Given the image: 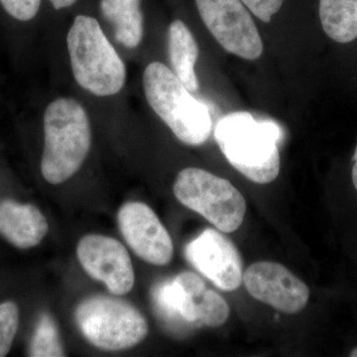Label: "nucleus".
Instances as JSON below:
<instances>
[{"label":"nucleus","instance_id":"1","mask_svg":"<svg viewBox=\"0 0 357 357\" xmlns=\"http://www.w3.org/2000/svg\"><path fill=\"white\" fill-rule=\"evenodd\" d=\"M215 138L230 165L248 180L269 184L278 177L281 130L275 122L232 112L218 122Z\"/></svg>","mask_w":357,"mask_h":357},{"label":"nucleus","instance_id":"20","mask_svg":"<svg viewBox=\"0 0 357 357\" xmlns=\"http://www.w3.org/2000/svg\"><path fill=\"white\" fill-rule=\"evenodd\" d=\"M258 20L269 23L272 16L280 10L284 0H241Z\"/></svg>","mask_w":357,"mask_h":357},{"label":"nucleus","instance_id":"8","mask_svg":"<svg viewBox=\"0 0 357 357\" xmlns=\"http://www.w3.org/2000/svg\"><path fill=\"white\" fill-rule=\"evenodd\" d=\"M204 25L229 53L255 61L263 53L260 33L241 0H196Z\"/></svg>","mask_w":357,"mask_h":357},{"label":"nucleus","instance_id":"14","mask_svg":"<svg viewBox=\"0 0 357 357\" xmlns=\"http://www.w3.org/2000/svg\"><path fill=\"white\" fill-rule=\"evenodd\" d=\"M169 56L173 72L190 93L199 88L195 66L199 47L194 35L182 20H175L169 27Z\"/></svg>","mask_w":357,"mask_h":357},{"label":"nucleus","instance_id":"22","mask_svg":"<svg viewBox=\"0 0 357 357\" xmlns=\"http://www.w3.org/2000/svg\"><path fill=\"white\" fill-rule=\"evenodd\" d=\"M352 182H354V188L357 191V146L356 148V151H354V166H352Z\"/></svg>","mask_w":357,"mask_h":357},{"label":"nucleus","instance_id":"3","mask_svg":"<svg viewBox=\"0 0 357 357\" xmlns=\"http://www.w3.org/2000/svg\"><path fill=\"white\" fill-rule=\"evenodd\" d=\"M70 66L77 83L98 96H114L123 88L126 69L100 23L91 16L75 18L67 37Z\"/></svg>","mask_w":357,"mask_h":357},{"label":"nucleus","instance_id":"18","mask_svg":"<svg viewBox=\"0 0 357 357\" xmlns=\"http://www.w3.org/2000/svg\"><path fill=\"white\" fill-rule=\"evenodd\" d=\"M20 326V310L15 303L0 304V357L6 356L13 347Z\"/></svg>","mask_w":357,"mask_h":357},{"label":"nucleus","instance_id":"7","mask_svg":"<svg viewBox=\"0 0 357 357\" xmlns=\"http://www.w3.org/2000/svg\"><path fill=\"white\" fill-rule=\"evenodd\" d=\"M75 318L84 337L107 351H122L139 344L148 333V324L132 305L114 298H89L77 307Z\"/></svg>","mask_w":357,"mask_h":357},{"label":"nucleus","instance_id":"2","mask_svg":"<svg viewBox=\"0 0 357 357\" xmlns=\"http://www.w3.org/2000/svg\"><path fill=\"white\" fill-rule=\"evenodd\" d=\"M45 145L41 172L52 185L64 183L79 170L91 148L88 114L77 100L62 98L44 114Z\"/></svg>","mask_w":357,"mask_h":357},{"label":"nucleus","instance_id":"21","mask_svg":"<svg viewBox=\"0 0 357 357\" xmlns=\"http://www.w3.org/2000/svg\"><path fill=\"white\" fill-rule=\"evenodd\" d=\"M76 1L77 0H50L52 6L55 9H62L72 6Z\"/></svg>","mask_w":357,"mask_h":357},{"label":"nucleus","instance_id":"6","mask_svg":"<svg viewBox=\"0 0 357 357\" xmlns=\"http://www.w3.org/2000/svg\"><path fill=\"white\" fill-rule=\"evenodd\" d=\"M181 204L198 213L225 234L243 225L246 202L229 180L199 168L180 171L173 187Z\"/></svg>","mask_w":357,"mask_h":357},{"label":"nucleus","instance_id":"13","mask_svg":"<svg viewBox=\"0 0 357 357\" xmlns=\"http://www.w3.org/2000/svg\"><path fill=\"white\" fill-rule=\"evenodd\" d=\"M48 229L46 218L33 204L13 199L0 202V236L15 248H35L43 241Z\"/></svg>","mask_w":357,"mask_h":357},{"label":"nucleus","instance_id":"15","mask_svg":"<svg viewBox=\"0 0 357 357\" xmlns=\"http://www.w3.org/2000/svg\"><path fill=\"white\" fill-rule=\"evenodd\" d=\"M141 0H102L103 17L114 26V38L128 48H135L143 38Z\"/></svg>","mask_w":357,"mask_h":357},{"label":"nucleus","instance_id":"16","mask_svg":"<svg viewBox=\"0 0 357 357\" xmlns=\"http://www.w3.org/2000/svg\"><path fill=\"white\" fill-rule=\"evenodd\" d=\"M319 20L324 31L337 43L357 38V0H319Z\"/></svg>","mask_w":357,"mask_h":357},{"label":"nucleus","instance_id":"4","mask_svg":"<svg viewBox=\"0 0 357 357\" xmlns=\"http://www.w3.org/2000/svg\"><path fill=\"white\" fill-rule=\"evenodd\" d=\"M152 302L160 321L173 332L194 326L218 328L229 317L227 301L192 272H182L172 280L155 285Z\"/></svg>","mask_w":357,"mask_h":357},{"label":"nucleus","instance_id":"11","mask_svg":"<svg viewBox=\"0 0 357 357\" xmlns=\"http://www.w3.org/2000/svg\"><path fill=\"white\" fill-rule=\"evenodd\" d=\"M246 290L255 300L286 314H297L309 302L306 284L280 263L259 261L243 274Z\"/></svg>","mask_w":357,"mask_h":357},{"label":"nucleus","instance_id":"12","mask_svg":"<svg viewBox=\"0 0 357 357\" xmlns=\"http://www.w3.org/2000/svg\"><path fill=\"white\" fill-rule=\"evenodd\" d=\"M119 229L135 255L150 264L164 266L172 260V238L147 204L129 202L119 208Z\"/></svg>","mask_w":357,"mask_h":357},{"label":"nucleus","instance_id":"19","mask_svg":"<svg viewBox=\"0 0 357 357\" xmlns=\"http://www.w3.org/2000/svg\"><path fill=\"white\" fill-rule=\"evenodd\" d=\"M0 4L11 17L29 21L38 13L41 0H0Z\"/></svg>","mask_w":357,"mask_h":357},{"label":"nucleus","instance_id":"9","mask_svg":"<svg viewBox=\"0 0 357 357\" xmlns=\"http://www.w3.org/2000/svg\"><path fill=\"white\" fill-rule=\"evenodd\" d=\"M77 258L86 273L105 284L116 296L130 292L134 285V270L128 251L112 237L89 234L79 241Z\"/></svg>","mask_w":357,"mask_h":357},{"label":"nucleus","instance_id":"23","mask_svg":"<svg viewBox=\"0 0 357 357\" xmlns=\"http://www.w3.org/2000/svg\"><path fill=\"white\" fill-rule=\"evenodd\" d=\"M349 356L357 357V347H356L354 349H352L351 354H349Z\"/></svg>","mask_w":357,"mask_h":357},{"label":"nucleus","instance_id":"5","mask_svg":"<svg viewBox=\"0 0 357 357\" xmlns=\"http://www.w3.org/2000/svg\"><path fill=\"white\" fill-rule=\"evenodd\" d=\"M143 86L150 107L178 140L198 146L208 139V107L190 93L172 70L163 63H151L143 74Z\"/></svg>","mask_w":357,"mask_h":357},{"label":"nucleus","instance_id":"10","mask_svg":"<svg viewBox=\"0 0 357 357\" xmlns=\"http://www.w3.org/2000/svg\"><path fill=\"white\" fill-rule=\"evenodd\" d=\"M185 255L215 287L227 292L241 287L243 282L241 255L234 244L218 230L204 229L188 243Z\"/></svg>","mask_w":357,"mask_h":357},{"label":"nucleus","instance_id":"17","mask_svg":"<svg viewBox=\"0 0 357 357\" xmlns=\"http://www.w3.org/2000/svg\"><path fill=\"white\" fill-rule=\"evenodd\" d=\"M29 356L33 357L66 356L59 337L57 324L49 314H44L40 317L31 344H30Z\"/></svg>","mask_w":357,"mask_h":357}]
</instances>
